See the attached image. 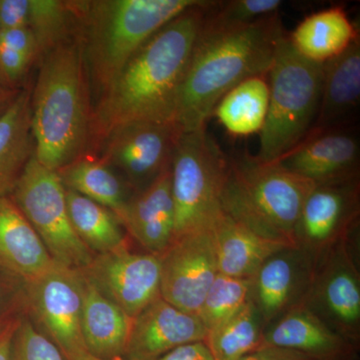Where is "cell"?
Segmentation results:
<instances>
[{"label": "cell", "instance_id": "obj_1", "mask_svg": "<svg viewBox=\"0 0 360 360\" xmlns=\"http://www.w3.org/2000/svg\"><path fill=\"white\" fill-rule=\"evenodd\" d=\"M210 2L200 0L161 27L98 96L92 108V149L125 123L174 122L180 87Z\"/></svg>", "mask_w": 360, "mask_h": 360}, {"label": "cell", "instance_id": "obj_2", "mask_svg": "<svg viewBox=\"0 0 360 360\" xmlns=\"http://www.w3.org/2000/svg\"><path fill=\"white\" fill-rule=\"evenodd\" d=\"M284 33L278 13L236 27L203 23L177 98L174 123L180 131L205 129L229 90L248 78L269 75Z\"/></svg>", "mask_w": 360, "mask_h": 360}, {"label": "cell", "instance_id": "obj_3", "mask_svg": "<svg viewBox=\"0 0 360 360\" xmlns=\"http://www.w3.org/2000/svg\"><path fill=\"white\" fill-rule=\"evenodd\" d=\"M79 40L68 39L41 58L30 97L34 158L58 172L89 153V84Z\"/></svg>", "mask_w": 360, "mask_h": 360}, {"label": "cell", "instance_id": "obj_4", "mask_svg": "<svg viewBox=\"0 0 360 360\" xmlns=\"http://www.w3.org/2000/svg\"><path fill=\"white\" fill-rule=\"evenodd\" d=\"M200 0L72 1L89 82L98 96L161 27Z\"/></svg>", "mask_w": 360, "mask_h": 360}, {"label": "cell", "instance_id": "obj_5", "mask_svg": "<svg viewBox=\"0 0 360 360\" xmlns=\"http://www.w3.org/2000/svg\"><path fill=\"white\" fill-rule=\"evenodd\" d=\"M314 186L277 162L229 156L220 202L225 214L259 236L296 246V222Z\"/></svg>", "mask_w": 360, "mask_h": 360}, {"label": "cell", "instance_id": "obj_6", "mask_svg": "<svg viewBox=\"0 0 360 360\" xmlns=\"http://www.w3.org/2000/svg\"><path fill=\"white\" fill-rule=\"evenodd\" d=\"M323 65L303 58L285 32L267 77L269 103L257 158L276 162L309 134L321 103Z\"/></svg>", "mask_w": 360, "mask_h": 360}, {"label": "cell", "instance_id": "obj_7", "mask_svg": "<svg viewBox=\"0 0 360 360\" xmlns=\"http://www.w3.org/2000/svg\"><path fill=\"white\" fill-rule=\"evenodd\" d=\"M227 165L229 156L205 129L180 134L170 163L174 205L172 243L210 229L221 214L220 198Z\"/></svg>", "mask_w": 360, "mask_h": 360}, {"label": "cell", "instance_id": "obj_8", "mask_svg": "<svg viewBox=\"0 0 360 360\" xmlns=\"http://www.w3.org/2000/svg\"><path fill=\"white\" fill-rule=\"evenodd\" d=\"M13 194L14 203L56 262L78 269L89 264L94 255L73 229L66 188L58 172L40 165L33 155Z\"/></svg>", "mask_w": 360, "mask_h": 360}, {"label": "cell", "instance_id": "obj_9", "mask_svg": "<svg viewBox=\"0 0 360 360\" xmlns=\"http://www.w3.org/2000/svg\"><path fill=\"white\" fill-rule=\"evenodd\" d=\"M35 316L68 360L87 352L82 330L84 276L78 269L54 260L25 283Z\"/></svg>", "mask_w": 360, "mask_h": 360}, {"label": "cell", "instance_id": "obj_10", "mask_svg": "<svg viewBox=\"0 0 360 360\" xmlns=\"http://www.w3.org/2000/svg\"><path fill=\"white\" fill-rule=\"evenodd\" d=\"M350 232L315 262L302 302L352 342L359 340L360 333V276L348 248Z\"/></svg>", "mask_w": 360, "mask_h": 360}, {"label": "cell", "instance_id": "obj_11", "mask_svg": "<svg viewBox=\"0 0 360 360\" xmlns=\"http://www.w3.org/2000/svg\"><path fill=\"white\" fill-rule=\"evenodd\" d=\"M181 134L174 122L125 123L101 141L99 158L122 170L141 191L170 167Z\"/></svg>", "mask_w": 360, "mask_h": 360}, {"label": "cell", "instance_id": "obj_12", "mask_svg": "<svg viewBox=\"0 0 360 360\" xmlns=\"http://www.w3.org/2000/svg\"><path fill=\"white\" fill-rule=\"evenodd\" d=\"M160 258L161 297L198 315L219 274L212 227L176 239Z\"/></svg>", "mask_w": 360, "mask_h": 360}, {"label": "cell", "instance_id": "obj_13", "mask_svg": "<svg viewBox=\"0 0 360 360\" xmlns=\"http://www.w3.org/2000/svg\"><path fill=\"white\" fill-rule=\"evenodd\" d=\"M359 200V177L315 184L296 222V248L307 252L315 264L331 245L355 229Z\"/></svg>", "mask_w": 360, "mask_h": 360}, {"label": "cell", "instance_id": "obj_14", "mask_svg": "<svg viewBox=\"0 0 360 360\" xmlns=\"http://www.w3.org/2000/svg\"><path fill=\"white\" fill-rule=\"evenodd\" d=\"M80 270L132 319L160 296V255L131 252L124 245L99 253Z\"/></svg>", "mask_w": 360, "mask_h": 360}, {"label": "cell", "instance_id": "obj_15", "mask_svg": "<svg viewBox=\"0 0 360 360\" xmlns=\"http://www.w3.org/2000/svg\"><path fill=\"white\" fill-rule=\"evenodd\" d=\"M276 162L314 184L356 179L360 165L359 134L350 124L311 129Z\"/></svg>", "mask_w": 360, "mask_h": 360}, {"label": "cell", "instance_id": "obj_16", "mask_svg": "<svg viewBox=\"0 0 360 360\" xmlns=\"http://www.w3.org/2000/svg\"><path fill=\"white\" fill-rule=\"evenodd\" d=\"M314 262L296 246L271 255L251 277L250 300L267 326L300 304L309 292Z\"/></svg>", "mask_w": 360, "mask_h": 360}, {"label": "cell", "instance_id": "obj_17", "mask_svg": "<svg viewBox=\"0 0 360 360\" xmlns=\"http://www.w3.org/2000/svg\"><path fill=\"white\" fill-rule=\"evenodd\" d=\"M207 333L198 315L160 295L134 317L124 355L129 360H155L181 345L205 341Z\"/></svg>", "mask_w": 360, "mask_h": 360}, {"label": "cell", "instance_id": "obj_18", "mask_svg": "<svg viewBox=\"0 0 360 360\" xmlns=\"http://www.w3.org/2000/svg\"><path fill=\"white\" fill-rule=\"evenodd\" d=\"M120 222L148 252L160 255L167 250L174 229L170 167L130 198Z\"/></svg>", "mask_w": 360, "mask_h": 360}, {"label": "cell", "instance_id": "obj_19", "mask_svg": "<svg viewBox=\"0 0 360 360\" xmlns=\"http://www.w3.org/2000/svg\"><path fill=\"white\" fill-rule=\"evenodd\" d=\"M350 345L302 302L265 328L262 347L295 350L315 360H335L347 354Z\"/></svg>", "mask_w": 360, "mask_h": 360}, {"label": "cell", "instance_id": "obj_20", "mask_svg": "<svg viewBox=\"0 0 360 360\" xmlns=\"http://www.w3.org/2000/svg\"><path fill=\"white\" fill-rule=\"evenodd\" d=\"M54 262L13 198H0V269L32 281Z\"/></svg>", "mask_w": 360, "mask_h": 360}, {"label": "cell", "instance_id": "obj_21", "mask_svg": "<svg viewBox=\"0 0 360 360\" xmlns=\"http://www.w3.org/2000/svg\"><path fill=\"white\" fill-rule=\"evenodd\" d=\"M219 274L251 278L267 258L295 246L259 236L231 217L221 214L212 225Z\"/></svg>", "mask_w": 360, "mask_h": 360}, {"label": "cell", "instance_id": "obj_22", "mask_svg": "<svg viewBox=\"0 0 360 360\" xmlns=\"http://www.w3.org/2000/svg\"><path fill=\"white\" fill-rule=\"evenodd\" d=\"M360 99V37L340 56L323 63L319 113L311 129L350 123Z\"/></svg>", "mask_w": 360, "mask_h": 360}, {"label": "cell", "instance_id": "obj_23", "mask_svg": "<svg viewBox=\"0 0 360 360\" xmlns=\"http://www.w3.org/2000/svg\"><path fill=\"white\" fill-rule=\"evenodd\" d=\"M82 276V330L85 347L99 359L122 356L129 345L134 319L106 297L84 274Z\"/></svg>", "mask_w": 360, "mask_h": 360}, {"label": "cell", "instance_id": "obj_24", "mask_svg": "<svg viewBox=\"0 0 360 360\" xmlns=\"http://www.w3.org/2000/svg\"><path fill=\"white\" fill-rule=\"evenodd\" d=\"M30 97L22 90L0 115V198L13 193L34 155Z\"/></svg>", "mask_w": 360, "mask_h": 360}, {"label": "cell", "instance_id": "obj_25", "mask_svg": "<svg viewBox=\"0 0 360 360\" xmlns=\"http://www.w3.org/2000/svg\"><path fill=\"white\" fill-rule=\"evenodd\" d=\"M357 37V28L341 6L310 14L288 34L300 56L321 65L340 56Z\"/></svg>", "mask_w": 360, "mask_h": 360}, {"label": "cell", "instance_id": "obj_26", "mask_svg": "<svg viewBox=\"0 0 360 360\" xmlns=\"http://www.w3.org/2000/svg\"><path fill=\"white\" fill-rule=\"evenodd\" d=\"M269 103L267 75L243 80L219 101L212 115L229 134L248 136L264 129Z\"/></svg>", "mask_w": 360, "mask_h": 360}, {"label": "cell", "instance_id": "obj_27", "mask_svg": "<svg viewBox=\"0 0 360 360\" xmlns=\"http://www.w3.org/2000/svg\"><path fill=\"white\" fill-rule=\"evenodd\" d=\"M58 174L66 189L108 208L120 220L130 198H127L122 180L101 158L86 153Z\"/></svg>", "mask_w": 360, "mask_h": 360}, {"label": "cell", "instance_id": "obj_28", "mask_svg": "<svg viewBox=\"0 0 360 360\" xmlns=\"http://www.w3.org/2000/svg\"><path fill=\"white\" fill-rule=\"evenodd\" d=\"M265 328L262 314L250 300L210 330L205 342L214 360H238L262 347Z\"/></svg>", "mask_w": 360, "mask_h": 360}, {"label": "cell", "instance_id": "obj_29", "mask_svg": "<svg viewBox=\"0 0 360 360\" xmlns=\"http://www.w3.org/2000/svg\"><path fill=\"white\" fill-rule=\"evenodd\" d=\"M66 201L73 229L90 250L99 255L127 245L122 224L108 208L70 189Z\"/></svg>", "mask_w": 360, "mask_h": 360}, {"label": "cell", "instance_id": "obj_30", "mask_svg": "<svg viewBox=\"0 0 360 360\" xmlns=\"http://www.w3.org/2000/svg\"><path fill=\"white\" fill-rule=\"evenodd\" d=\"M37 42L39 59L58 44L70 39L78 28L72 1L30 0L27 26Z\"/></svg>", "mask_w": 360, "mask_h": 360}, {"label": "cell", "instance_id": "obj_31", "mask_svg": "<svg viewBox=\"0 0 360 360\" xmlns=\"http://www.w3.org/2000/svg\"><path fill=\"white\" fill-rule=\"evenodd\" d=\"M250 278L217 274L198 314L208 333L250 300Z\"/></svg>", "mask_w": 360, "mask_h": 360}, {"label": "cell", "instance_id": "obj_32", "mask_svg": "<svg viewBox=\"0 0 360 360\" xmlns=\"http://www.w3.org/2000/svg\"><path fill=\"white\" fill-rule=\"evenodd\" d=\"M283 6L281 0H231L212 1L205 20L212 28L236 27L278 13Z\"/></svg>", "mask_w": 360, "mask_h": 360}, {"label": "cell", "instance_id": "obj_33", "mask_svg": "<svg viewBox=\"0 0 360 360\" xmlns=\"http://www.w3.org/2000/svg\"><path fill=\"white\" fill-rule=\"evenodd\" d=\"M11 360H65L58 347L40 335L32 322L21 319L14 336Z\"/></svg>", "mask_w": 360, "mask_h": 360}, {"label": "cell", "instance_id": "obj_34", "mask_svg": "<svg viewBox=\"0 0 360 360\" xmlns=\"http://www.w3.org/2000/svg\"><path fill=\"white\" fill-rule=\"evenodd\" d=\"M30 59L0 44V78L8 84H16L25 77L30 65Z\"/></svg>", "mask_w": 360, "mask_h": 360}, {"label": "cell", "instance_id": "obj_35", "mask_svg": "<svg viewBox=\"0 0 360 360\" xmlns=\"http://www.w3.org/2000/svg\"><path fill=\"white\" fill-rule=\"evenodd\" d=\"M0 44L22 54L32 63L39 59L37 42L27 27L0 30Z\"/></svg>", "mask_w": 360, "mask_h": 360}, {"label": "cell", "instance_id": "obj_36", "mask_svg": "<svg viewBox=\"0 0 360 360\" xmlns=\"http://www.w3.org/2000/svg\"><path fill=\"white\" fill-rule=\"evenodd\" d=\"M30 0H0V30L27 26Z\"/></svg>", "mask_w": 360, "mask_h": 360}, {"label": "cell", "instance_id": "obj_37", "mask_svg": "<svg viewBox=\"0 0 360 360\" xmlns=\"http://www.w3.org/2000/svg\"><path fill=\"white\" fill-rule=\"evenodd\" d=\"M155 360H214L205 341L188 343L175 348Z\"/></svg>", "mask_w": 360, "mask_h": 360}, {"label": "cell", "instance_id": "obj_38", "mask_svg": "<svg viewBox=\"0 0 360 360\" xmlns=\"http://www.w3.org/2000/svg\"><path fill=\"white\" fill-rule=\"evenodd\" d=\"M238 360H315L302 352L285 348L264 347L245 355Z\"/></svg>", "mask_w": 360, "mask_h": 360}, {"label": "cell", "instance_id": "obj_39", "mask_svg": "<svg viewBox=\"0 0 360 360\" xmlns=\"http://www.w3.org/2000/svg\"><path fill=\"white\" fill-rule=\"evenodd\" d=\"M21 319L15 316H6L0 319V360H11V349L16 331Z\"/></svg>", "mask_w": 360, "mask_h": 360}, {"label": "cell", "instance_id": "obj_40", "mask_svg": "<svg viewBox=\"0 0 360 360\" xmlns=\"http://www.w3.org/2000/svg\"><path fill=\"white\" fill-rule=\"evenodd\" d=\"M18 94V92H14L13 90L0 86V113L4 112L8 108L9 104L13 103Z\"/></svg>", "mask_w": 360, "mask_h": 360}, {"label": "cell", "instance_id": "obj_41", "mask_svg": "<svg viewBox=\"0 0 360 360\" xmlns=\"http://www.w3.org/2000/svg\"><path fill=\"white\" fill-rule=\"evenodd\" d=\"M75 360H129V359H123L122 356L115 357V359H99V357L94 356V355L89 354V352H84V354H80L79 356H78L77 359Z\"/></svg>", "mask_w": 360, "mask_h": 360}]
</instances>
